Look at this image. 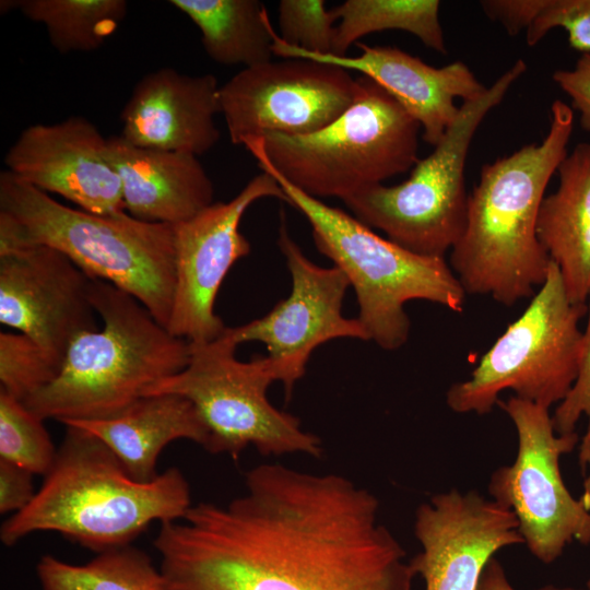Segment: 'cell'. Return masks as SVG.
<instances>
[{
  "label": "cell",
  "mask_w": 590,
  "mask_h": 590,
  "mask_svg": "<svg viewBox=\"0 0 590 590\" xmlns=\"http://www.w3.org/2000/svg\"><path fill=\"white\" fill-rule=\"evenodd\" d=\"M153 545L166 590H412L416 576L371 492L281 463L161 523Z\"/></svg>",
  "instance_id": "6da1fadb"
},
{
  "label": "cell",
  "mask_w": 590,
  "mask_h": 590,
  "mask_svg": "<svg viewBox=\"0 0 590 590\" xmlns=\"http://www.w3.org/2000/svg\"><path fill=\"white\" fill-rule=\"evenodd\" d=\"M573 129V108L556 99L541 142L482 167L469 194L464 232L449 260L465 294L512 306L534 296L546 280L551 259L536 236L538 215L546 187L568 154Z\"/></svg>",
  "instance_id": "7a4b0ae2"
},
{
  "label": "cell",
  "mask_w": 590,
  "mask_h": 590,
  "mask_svg": "<svg viewBox=\"0 0 590 590\" xmlns=\"http://www.w3.org/2000/svg\"><path fill=\"white\" fill-rule=\"evenodd\" d=\"M191 505L180 470L135 481L98 438L66 425L54 465L32 502L3 521L0 539L13 546L32 533L51 531L102 553L131 545L155 521L180 520Z\"/></svg>",
  "instance_id": "3957f363"
},
{
  "label": "cell",
  "mask_w": 590,
  "mask_h": 590,
  "mask_svg": "<svg viewBox=\"0 0 590 590\" xmlns=\"http://www.w3.org/2000/svg\"><path fill=\"white\" fill-rule=\"evenodd\" d=\"M47 246L92 279L131 294L167 327L175 292L174 225L126 211L94 214L67 206L9 170L0 173V252Z\"/></svg>",
  "instance_id": "277c9868"
},
{
  "label": "cell",
  "mask_w": 590,
  "mask_h": 590,
  "mask_svg": "<svg viewBox=\"0 0 590 590\" xmlns=\"http://www.w3.org/2000/svg\"><path fill=\"white\" fill-rule=\"evenodd\" d=\"M90 295L102 328L78 335L57 377L23 402L44 421L115 416L189 362V342L172 334L131 294L93 279Z\"/></svg>",
  "instance_id": "5b68a950"
},
{
  "label": "cell",
  "mask_w": 590,
  "mask_h": 590,
  "mask_svg": "<svg viewBox=\"0 0 590 590\" xmlns=\"http://www.w3.org/2000/svg\"><path fill=\"white\" fill-rule=\"evenodd\" d=\"M246 149L261 170L276 180L285 202L307 219L318 251L345 273L368 340L388 351L401 347L411 328L404 309L409 300L463 311L467 294L445 258L417 255L380 237L356 217L291 185L255 143Z\"/></svg>",
  "instance_id": "8992f818"
},
{
  "label": "cell",
  "mask_w": 590,
  "mask_h": 590,
  "mask_svg": "<svg viewBox=\"0 0 590 590\" xmlns=\"http://www.w3.org/2000/svg\"><path fill=\"white\" fill-rule=\"evenodd\" d=\"M359 79L357 99L326 128L245 143H255L285 180L317 199L342 200L412 169L420 160V123L376 82Z\"/></svg>",
  "instance_id": "52a82bcc"
},
{
  "label": "cell",
  "mask_w": 590,
  "mask_h": 590,
  "mask_svg": "<svg viewBox=\"0 0 590 590\" xmlns=\"http://www.w3.org/2000/svg\"><path fill=\"white\" fill-rule=\"evenodd\" d=\"M526 70V62L516 60L482 96L464 102L445 137L416 162L406 180L365 187L342 199L343 203L358 221L382 231L404 249L445 258L467 224L464 168L474 134Z\"/></svg>",
  "instance_id": "ba28073f"
},
{
  "label": "cell",
  "mask_w": 590,
  "mask_h": 590,
  "mask_svg": "<svg viewBox=\"0 0 590 590\" xmlns=\"http://www.w3.org/2000/svg\"><path fill=\"white\" fill-rule=\"evenodd\" d=\"M189 344L187 366L144 396L174 393L190 400L209 432L205 450L234 459L248 446L263 456H321L320 439L269 401L268 389L278 378L266 356L239 361L237 344L225 331L210 342Z\"/></svg>",
  "instance_id": "9c48e42d"
},
{
  "label": "cell",
  "mask_w": 590,
  "mask_h": 590,
  "mask_svg": "<svg viewBox=\"0 0 590 590\" xmlns=\"http://www.w3.org/2000/svg\"><path fill=\"white\" fill-rule=\"evenodd\" d=\"M586 312V304L569 300L551 260L546 280L522 315L481 357L470 377L449 388L448 406L457 413L486 414L505 390L547 409L562 402L578 375L583 338L578 324Z\"/></svg>",
  "instance_id": "30bf717a"
},
{
  "label": "cell",
  "mask_w": 590,
  "mask_h": 590,
  "mask_svg": "<svg viewBox=\"0 0 590 590\" xmlns=\"http://www.w3.org/2000/svg\"><path fill=\"white\" fill-rule=\"evenodd\" d=\"M497 404L516 427L518 452L512 464L493 472L488 493L515 514L529 551L553 563L574 541L590 544V511L569 493L559 468L578 434L556 433L550 409L531 401L515 396Z\"/></svg>",
  "instance_id": "8fae6325"
},
{
  "label": "cell",
  "mask_w": 590,
  "mask_h": 590,
  "mask_svg": "<svg viewBox=\"0 0 590 590\" xmlns=\"http://www.w3.org/2000/svg\"><path fill=\"white\" fill-rule=\"evenodd\" d=\"M361 79L341 67L308 59L243 68L220 86L231 142L268 133L305 135L337 120L357 99Z\"/></svg>",
  "instance_id": "7c38bea8"
},
{
  "label": "cell",
  "mask_w": 590,
  "mask_h": 590,
  "mask_svg": "<svg viewBox=\"0 0 590 590\" xmlns=\"http://www.w3.org/2000/svg\"><path fill=\"white\" fill-rule=\"evenodd\" d=\"M263 198L286 201L276 180L264 172L228 202H213L174 225L176 282L166 328L175 337L197 344L226 330L215 314L216 296L231 268L251 250L239 225L247 209Z\"/></svg>",
  "instance_id": "4fadbf2b"
},
{
  "label": "cell",
  "mask_w": 590,
  "mask_h": 590,
  "mask_svg": "<svg viewBox=\"0 0 590 590\" xmlns=\"http://www.w3.org/2000/svg\"><path fill=\"white\" fill-rule=\"evenodd\" d=\"M278 246L291 274L288 296L267 315L225 333L238 345L257 341L267 347L278 381L287 397L304 376L311 353L334 339L368 340L359 320L342 315V304L350 285L338 267L322 268L310 261L288 234L282 222Z\"/></svg>",
  "instance_id": "5bb4252c"
},
{
  "label": "cell",
  "mask_w": 590,
  "mask_h": 590,
  "mask_svg": "<svg viewBox=\"0 0 590 590\" xmlns=\"http://www.w3.org/2000/svg\"><path fill=\"white\" fill-rule=\"evenodd\" d=\"M92 280L51 247L0 252V322L30 338L60 370L74 339L98 329Z\"/></svg>",
  "instance_id": "9a60e30c"
},
{
  "label": "cell",
  "mask_w": 590,
  "mask_h": 590,
  "mask_svg": "<svg viewBox=\"0 0 590 590\" xmlns=\"http://www.w3.org/2000/svg\"><path fill=\"white\" fill-rule=\"evenodd\" d=\"M410 564L425 590H476L487 563L504 547L524 543L515 514L475 491L450 489L421 504Z\"/></svg>",
  "instance_id": "2e32d148"
},
{
  "label": "cell",
  "mask_w": 590,
  "mask_h": 590,
  "mask_svg": "<svg viewBox=\"0 0 590 590\" xmlns=\"http://www.w3.org/2000/svg\"><path fill=\"white\" fill-rule=\"evenodd\" d=\"M107 139L84 117L26 127L4 156L7 170L48 194L94 214L125 211L121 181L108 162Z\"/></svg>",
  "instance_id": "e0dca14e"
},
{
  "label": "cell",
  "mask_w": 590,
  "mask_h": 590,
  "mask_svg": "<svg viewBox=\"0 0 590 590\" xmlns=\"http://www.w3.org/2000/svg\"><path fill=\"white\" fill-rule=\"evenodd\" d=\"M272 38L273 55L331 63L376 82L420 123L423 140L434 148L459 115L456 99L473 101L487 90L462 61L436 68L397 47L364 43H357L362 54L356 57L317 55L287 45L275 31Z\"/></svg>",
  "instance_id": "ac0fdd59"
},
{
  "label": "cell",
  "mask_w": 590,
  "mask_h": 590,
  "mask_svg": "<svg viewBox=\"0 0 590 590\" xmlns=\"http://www.w3.org/2000/svg\"><path fill=\"white\" fill-rule=\"evenodd\" d=\"M220 85L211 74L189 75L173 68L145 74L120 114V137L143 148L202 155L216 145Z\"/></svg>",
  "instance_id": "d6986e66"
},
{
  "label": "cell",
  "mask_w": 590,
  "mask_h": 590,
  "mask_svg": "<svg viewBox=\"0 0 590 590\" xmlns=\"http://www.w3.org/2000/svg\"><path fill=\"white\" fill-rule=\"evenodd\" d=\"M106 156L120 178L125 211L135 219L176 225L214 202L198 156L139 148L120 135L107 139Z\"/></svg>",
  "instance_id": "ffe728a7"
},
{
  "label": "cell",
  "mask_w": 590,
  "mask_h": 590,
  "mask_svg": "<svg viewBox=\"0 0 590 590\" xmlns=\"http://www.w3.org/2000/svg\"><path fill=\"white\" fill-rule=\"evenodd\" d=\"M64 426L86 430L119 460L135 481L156 477L163 449L178 439L191 440L204 449L209 432L198 410L187 398L174 393L144 396L119 414L104 420L68 421Z\"/></svg>",
  "instance_id": "44dd1931"
},
{
  "label": "cell",
  "mask_w": 590,
  "mask_h": 590,
  "mask_svg": "<svg viewBox=\"0 0 590 590\" xmlns=\"http://www.w3.org/2000/svg\"><path fill=\"white\" fill-rule=\"evenodd\" d=\"M556 191L542 200L536 236L557 266L569 300L590 295V142L578 143L558 166Z\"/></svg>",
  "instance_id": "7402d4cb"
},
{
  "label": "cell",
  "mask_w": 590,
  "mask_h": 590,
  "mask_svg": "<svg viewBox=\"0 0 590 590\" xmlns=\"http://www.w3.org/2000/svg\"><path fill=\"white\" fill-rule=\"evenodd\" d=\"M201 32L206 55L222 66L244 68L271 61L274 32L258 0H170Z\"/></svg>",
  "instance_id": "603a6c76"
},
{
  "label": "cell",
  "mask_w": 590,
  "mask_h": 590,
  "mask_svg": "<svg viewBox=\"0 0 590 590\" xmlns=\"http://www.w3.org/2000/svg\"><path fill=\"white\" fill-rule=\"evenodd\" d=\"M1 13L17 9L26 19L45 26L50 44L60 54L98 49L126 19L125 0H10Z\"/></svg>",
  "instance_id": "cb8c5ba5"
},
{
  "label": "cell",
  "mask_w": 590,
  "mask_h": 590,
  "mask_svg": "<svg viewBox=\"0 0 590 590\" xmlns=\"http://www.w3.org/2000/svg\"><path fill=\"white\" fill-rule=\"evenodd\" d=\"M438 0H346L333 8L337 19L333 51L345 57L365 35L398 30L416 36L427 48L446 54Z\"/></svg>",
  "instance_id": "d4e9b609"
},
{
  "label": "cell",
  "mask_w": 590,
  "mask_h": 590,
  "mask_svg": "<svg viewBox=\"0 0 590 590\" xmlns=\"http://www.w3.org/2000/svg\"><path fill=\"white\" fill-rule=\"evenodd\" d=\"M36 573L43 590H166L160 568L132 545L97 553L83 565L45 555Z\"/></svg>",
  "instance_id": "484cf974"
},
{
  "label": "cell",
  "mask_w": 590,
  "mask_h": 590,
  "mask_svg": "<svg viewBox=\"0 0 590 590\" xmlns=\"http://www.w3.org/2000/svg\"><path fill=\"white\" fill-rule=\"evenodd\" d=\"M57 450L44 420L26 405L0 390V460L46 475L55 463Z\"/></svg>",
  "instance_id": "4316f807"
},
{
  "label": "cell",
  "mask_w": 590,
  "mask_h": 590,
  "mask_svg": "<svg viewBox=\"0 0 590 590\" xmlns=\"http://www.w3.org/2000/svg\"><path fill=\"white\" fill-rule=\"evenodd\" d=\"M59 367L30 338L0 332V390L24 402L47 387Z\"/></svg>",
  "instance_id": "83f0119b"
},
{
  "label": "cell",
  "mask_w": 590,
  "mask_h": 590,
  "mask_svg": "<svg viewBox=\"0 0 590 590\" xmlns=\"http://www.w3.org/2000/svg\"><path fill=\"white\" fill-rule=\"evenodd\" d=\"M337 20L333 10H326L323 0L279 2L280 37L287 45L311 54H332Z\"/></svg>",
  "instance_id": "f1b7e54d"
},
{
  "label": "cell",
  "mask_w": 590,
  "mask_h": 590,
  "mask_svg": "<svg viewBox=\"0 0 590 590\" xmlns=\"http://www.w3.org/2000/svg\"><path fill=\"white\" fill-rule=\"evenodd\" d=\"M588 323L583 332L577 378L552 416L553 426L558 434L575 432L581 415L588 418V426L579 448V464L586 470L590 463V295L587 305Z\"/></svg>",
  "instance_id": "f546056e"
},
{
  "label": "cell",
  "mask_w": 590,
  "mask_h": 590,
  "mask_svg": "<svg viewBox=\"0 0 590 590\" xmlns=\"http://www.w3.org/2000/svg\"><path fill=\"white\" fill-rule=\"evenodd\" d=\"M563 28L569 46L590 51V0H545L539 16L527 30V44L535 46L554 28Z\"/></svg>",
  "instance_id": "4dcf8cb0"
},
{
  "label": "cell",
  "mask_w": 590,
  "mask_h": 590,
  "mask_svg": "<svg viewBox=\"0 0 590 590\" xmlns=\"http://www.w3.org/2000/svg\"><path fill=\"white\" fill-rule=\"evenodd\" d=\"M553 80L571 99L581 128L590 132V51L581 54L573 69L555 71Z\"/></svg>",
  "instance_id": "1f68e13d"
},
{
  "label": "cell",
  "mask_w": 590,
  "mask_h": 590,
  "mask_svg": "<svg viewBox=\"0 0 590 590\" xmlns=\"http://www.w3.org/2000/svg\"><path fill=\"white\" fill-rule=\"evenodd\" d=\"M480 4L491 20L499 22L510 35H517L531 26L545 0H486Z\"/></svg>",
  "instance_id": "d6a6232c"
},
{
  "label": "cell",
  "mask_w": 590,
  "mask_h": 590,
  "mask_svg": "<svg viewBox=\"0 0 590 590\" xmlns=\"http://www.w3.org/2000/svg\"><path fill=\"white\" fill-rule=\"evenodd\" d=\"M33 475L13 463L0 460V512L15 514L34 498Z\"/></svg>",
  "instance_id": "836d02e7"
},
{
  "label": "cell",
  "mask_w": 590,
  "mask_h": 590,
  "mask_svg": "<svg viewBox=\"0 0 590 590\" xmlns=\"http://www.w3.org/2000/svg\"><path fill=\"white\" fill-rule=\"evenodd\" d=\"M476 590H517L509 582L502 564L494 556L485 566ZM536 590H588L574 587L547 585Z\"/></svg>",
  "instance_id": "e575fe53"
},
{
  "label": "cell",
  "mask_w": 590,
  "mask_h": 590,
  "mask_svg": "<svg viewBox=\"0 0 590 590\" xmlns=\"http://www.w3.org/2000/svg\"><path fill=\"white\" fill-rule=\"evenodd\" d=\"M590 467V463H589ZM586 510L590 511V472L583 482V491L579 498Z\"/></svg>",
  "instance_id": "d590c367"
},
{
  "label": "cell",
  "mask_w": 590,
  "mask_h": 590,
  "mask_svg": "<svg viewBox=\"0 0 590 590\" xmlns=\"http://www.w3.org/2000/svg\"><path fill=\"white\" fill-rule=\"evenodd\" d=\"M587 589L590 590V579L587 582Z\"/></svg>",
  "instance_id": "8d00e7d4"
}]
</instances>
